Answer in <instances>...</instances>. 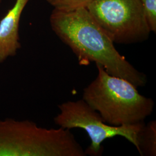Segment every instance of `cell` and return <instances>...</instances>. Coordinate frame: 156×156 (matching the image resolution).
<instances>
[{"mask_svg":"<svg viewBox=\"0 0 156 156\" xmlns=\"http://www.w3.org/2000/svg\"><path fill=\"white\" fill-rule=\"evenodd\" d=\"M137 151L142 156H156V121L145 124L137 139Z\"/></svg>","mask_w":156,"mask_h":156,"instance_id":"7","label":"cell"},{"mask_svg":"<svg viewBox=\"0 0 156 156\" xmlns=\"http://www.w3.org/2000/svg\"><path fill=\"white\" fill-rule=\"evenodd\" d=\"M30 0H16L15 5L0 21V62L15 56L20 48L19 28L21 15Z\"/></svg>","mask_w":156,"mask_h":156,"instance_id":"6","label":"cell"},{"mask_svg":"<svg viewBox=\"0 0 156 156\" xmlns=\"http://www.w3.org/2000/svg\"><path fill=\"white\" fill-rule=\"evenodd\" d=\"M1 1H2V0H0V4H1Z\"/></svg>","mask_w":156,"mask_h":156,"instance_id":"10","label":"cell"},{"mask_svg":"<svg viewBox=\"0 0 156 156\" xmlns=\"http://www.w3.org/2000/svg\"><path fill=\"white\" fill-rule=\"evenodd\" d=\"M151 32H156V0H140Z\"/></svg>","mask_w":156,"mask_h":156,"instance_id":"9","label":"cell"},{"mask_svg":"<svg viewBox=\"0 0 156 156\" xmlns=\"http://www.w3.org/2000/svg\"><path fill=\"white\" fill-rule=\"evenodd\" d=\"M50 23L53 31L73 50L80 65L95 62L110 75L123 78L137 88L146 85V75L119 53L115 43L86 8L70 11L54 9Z\"/></svg>","mask_w":156,"mask_h":156,"instance_id":"1","label":"cell"},{"mask_svg":"<svg viewBox=\"0 0 156 156\" xmlns=\"http://www.w3.org/2000/svg\"><path fill=\"white\" fill-rule=\"evenodd\" d=\"M58 108L60 113L54 119L57 125L68 129L82 128L88 134L91 144L84 151L86 156H101L104 151L102 143L116 136L125 138L137 148L138 135L145 122L121 126L109 125L83 99L65 102Z\"/></svg>","mask_w":156,"mask_h":156,"instance_id":"4","label":"cell"},{"mask_svg":"<svg viewBox=\"0 0 156 156\" xmlns=\"http://www.w3.org/2000/svg\"><path fill=\"white\" fill-rule=\"evenodd\" d=\"M86 8L114 43L136 44L149 37L140 0H94Z\"/></svg>","mask_w":156,"mask_h":156,"instance_id":"5","label":"cell"},{"mask_svg":"<svg viewBox=\"0 0 156 156\" xmlns=\"http://www.w3.org/2000/svg\"><path fill=\"white\" fill-rule=\"evenodd\" d=\"M55 9L70 11L80 8H87L94 0H46Z\"/></svg>","mask_w":156,"mask_h":156,"instance_id":"8","label":"cell"},{"mask_svg":"<svg viewBox=\"0 0 156 156\" xmlns=\"http://www.w3.org/2000/svg\"><path fill=\"white\" fill-rule=\"evenodd\" d=\"M98 74L83 89L82 99L113 126L145 122L154 109V102L140 94L128 80L111 75L95 64Z\"/></svg>","mask_w":156,"mask_h":156,"instance_id":"2","label":"cell"},{"mask_svg":"<svg viewBox=\"0 0 156 156\" xmlns=\"http://www.w3.org/2000/svg\"><path fill=\"white\" fill-rule=\"evenodd\" d=\"M0 156H86L70 129L28 120L0 121Z\"/></svg>","mask_w":156,"mask_h":156,"instance_id":"3","label":"cell"}]
</instances>
